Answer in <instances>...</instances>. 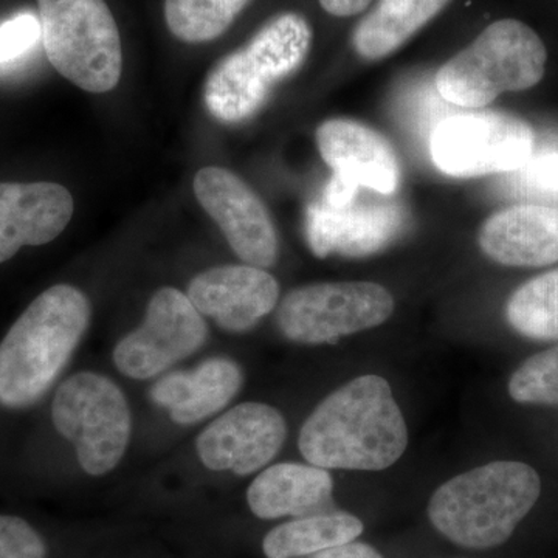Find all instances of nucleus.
<instances>
[{
    "label": "nucleus",
    "mask_w": 558,
    "mask_h": 558,
    "mask_svg": "<svg viewBox=\"0 0 558 558\" xmlns=\"http://www.w3.org/2000/svg\"><path fill=\"white\" fill-rule=\"evenodd\" d=\"M299 446L317 468L379 472L405 453L409 429L388 381L368 374L319 403L301 428Z\"/></svg>",
    "instance_id": "f257e3e1"
},
{
    "label": "nucleus",
    "mask_w": 558,
    "mask_h": 558,
    "mask_svg": "<svg viewBox=\"0 0 558 558\" xmlns=\"http://www.w3.org/2000/svg\"><path fill=\"white\" fill-rule=\"evenodd\" d=\"M89 299L57 284L40 293L0 341V405L27 409L68 366L89 328Z\"/></svg>",
    "instance_id": "f03ea898"
},
{
    "label": "nucleus",
    "mask_w": 558,
    "mask_h": 558,
    "mask_svg": "<svg viewBox=\"0 0 558 558\" xmlns=\"http://www.w3.org/2000/svg\"><path fill=\"white\" fill-rule=\"evenodd\" d=\"M542 494L531 465L495 461L447 481L433 494L428 517L444 537L470 549L508 542Z\"/></svg>",
    "instance_id": "7ed1b4c3"
},
{
    "label": "nucleus",
    "mask_w": 558,
    "mask_h": 558,
    "mask_svg": "<svg viewBox=\"0 0 558 558\" xmlns=\"http://www.w3.org/2000/svg\"><path fill=\"white\" fill-rule=\"evenodd\" d=\"M311 46L312 28L301 14L274 17L247 46L227 54L209 72L204 92L208 112L222 123L252 119L279 81L303 65Z\"/></svg>",
    "instance_id": "20e7f679"
},
{
    "label": "nucleus",
    "mask_w": 558,
    "mask_h": 558,
    "mask_svg": "<svg viewBox=\"0 0 558 558\" xmlns=\"http://www.w3.org/2000/svg\"><path fill=\"white\" fill-rule=\"evenodd\" d=\"M546 62L548 50L537 33L524 22L501 20L438 70L436 89L459 108H486L499 95L537 86Z\"/></svg>",
    "instance_id": "39448f33"
},
{
    "label": "nucleus",
    "mask_w": 558,
    "mask_h": 558,
    "mask_svg": "<svg viewBox=\"0 0 558 558\" xmlns=\"http://www.w3.org/2000/svg\"><path fill=\"white\" fill-rule=\"evenodd\" d=\"M47 58L58 73L90 94L120 83L119 27L105 0H38Z\"/></svg>",
    "instance_id": "423d86ee"
},
{
    "label": "nucleus",
    "mask_w": 558,
    "mask_h": 558,
    "mask_svg": "<svg viewBox=\"0 0 558 558\" xmlns=\"http://www.w3.org/2000/svg\"><path fill=\"white\" fill-rule=\"evenodd\" d=\"M51 418L62 438L75 446L87 475L112 472L130 446V405L121 389L101 374L69 377L54 395Z\"/></svg>",
    "instance_id": "0eeeda50"
},
{
    "label": "nucleus",
    "mask_w": 558,
    "mask_h": 558,
    "mask_svg": "<svg viewBox=\"0 0 558 558\" xmlns=\"http://www.w3.org/2000/svg\"><path fill=\"white\" fill-rule=\"evenodd\" d=\"M392 312L391 292L377 282H322L290 290L279 304L277 319L286 339L323 344L377 328Z\"/></svg>",
    "instance_id": "6e6552de"
},
{
    "label": "nucleus",
    "mask_w": 558,
    "mask_h": 558,
    "mask_svg": "<svg viewBox=\"0 0 558 558\" xmlns=\"http://www.w3.org/2000/svg\"><path fill=\"white\" fill-rule=\"evenodd\" d=\"M535 132L520 117L462 113L440 121L429 140L433 163L451 178L472 179L521 170L534 154Z\"/></svg>",
    "instance_id": "1a4fd4ad"
},
{
    "label": "nucleus",
    "mask_w": 558,
    "mask_h": 558,
    "mask_svg": "<svg viewBox=\"0 0 558 558\" xmlns=\"http://www.w3.org/2000/svg\"><path fill=\"white\" fill-rule=\"evenodd\" d=\"M330 178L307 208V241L315 255L366 256L387 247L402 227V209L392 196Z\"/></svg>",
    "instance_id": "9d476101"
},
{
    "label": "nucleus",
    "mask_w": 558,
    "mask_h": 558,
    "mask_svg": "<svg viewBox=\"0 0 558 558\" xmlns=\"http://www.w3.org/2000/svg\"><path fill=\"white\" fill-rule=\"evenodd\" d=\"M207 337V323L189 296L163 288L150 299L143 325L119 341L113 363L131 379H153L199 351Z\"/></svg>",
    "instance_id": "9b49d317"
},
{
    "label": "nucleus",
    "mask_w": 558,
    "mask_h": 558,
    "mask_svg": "<svg viewBox=\"0 0 558 558\" xmlns=\"http://www.w3.org/2000/svg\"><path fill=\"white\" fill-rule=\"evenodd\" d=\"M194 194L242 260L260 269L277 263L278 234L269 209L240 175L226 168H202Z\"/></svg>",
    "instance_id": "f8f14e48"
},
{
    "label": "nucleus",
    "mask_w": 558,
    "mask_h": 558,
    "mask_svg": "<svg viewBox=\"0 0 558 558\" xmlns=\"http://www.w3.org/2000/svg\"><path fill=\"white\" fill-rule=\"evenodd\" d=\"M288 438L284 417L266 403L245 402L216 418L196 440L202 464L247 476L266 468Z\"/></svg>",
    "instance_id": "ddd939ff"
},
{
    "label": "nucleus",
    "mask_w": 558,
    "mask_h": 558,
    "mask_svg": "<svg viewBox=\"0 0 558 558\" xmlns=\"http://www.w3.org/2000/svg\"><path fill=\"white\" fill-rule=\"evenodd\" d=\"M186 296L220 328L245 332L277 307L279 284L260 267L219 266L194 277Z\"/></svg>",
    "instance_id": "4468645a"
},
{
    "label": "nucleus",
    "mask_w": 558,
    "mask_h": 558,
    "mask_svg": "<svg viewBox=\"0 0 558 558\" xmlns=\"http://www.w3.org/2000/svg\"><path fill=\"white\" fill-rule=\"evenodd\" d=\"M317 146L333 178L395 196L400 182L398 154L380 132L354 120H328L318 126Z\"/></svg>",
    "instance_id": "2eb2a0df"
},
{
    "label": "nucleus",
    "mask_w": 558,
    "mask_h": 558,
    "mask_svg": "<svg viewBox=\"0 0 558 558\" xmlns=\"http://www.w3.org/2000/svg\"><path fill=\"white\" fill-rule=\"evenodd\" d=\"M73 208L72 194L60 183H0V264L22 247L57 240Z\"/></svg>",
    "instance_id": "dca6fc26"
},
{
    "label": "nucleus",
    "mask_w": 558,
    "mask_h": 558,
    "mask_svg": "<svg viewBox=\"0 0 558 558\" xmlns=\"http://www.w3.org/2000/svg\"><path fill=\"white\" fill-rule=\"evenodd\" d=\"M480 247L495 263L543 267L558 260V208L515 205L495 213L480 230Z\"/></svg>",
    "instance_id": "f3484780"
},
{
    "label": "nucleus",
    "mask_w": 558,
    "mask_h": 558,
    "mask_svg": "<svg viewBox=\"0 0 558 558\" xmlns=\"http://www.w3.org/2000/svg\"><path fill=\"white\" fill-rule=\"evenodd\" d=\"M242 371L229 359H208L191 371L168 374L150 388V399L179 425H193L226 409L240 392Z\"/></svg>",
    "instance_id": "a211bd4d"
},
{
    "label": "nucleus",
    "mask_w": 558,
    "mask_h": 558,
    "mask_svg": "<svg viewBox=\"0 0 558 558\" xmlns=\"http://www.w3.org/2000/svg\"><path fill=\"white\" fill-rule=\"evenodd\" d=\"M333 481L317 465L281 462L264 470L247 490V502L258 519L304 517L328 505Z\"/></svg>",
    "instance_id": "6ab92c4d"
},
{
    "label": "nucleus",
    "mask_w": 558,
    "mask_h": 558,
    "mask_svg": "<svg viewBox=\"0 0 558 558\" xmlns=\"http://www.w3.org/2000/svg\"><path fill=\"white\" fill-rule=\"evenodd\" d=\"M451 0H379L355 27L352 46L363 60L377 61L395 53Z\"/></svg>",
    "instance_id": "aec40b11"
},
{
    "label": "nucleus",
    "mask_w": 558,
    "mask_h": 558,
    "mask_svg": "<svg viewBox=\"0 0 558 558\" xmlns=\"http://www.w3.org/2000/svg\"><path fill=\"white\" fill-rule=\"evenodd\" d=\"M362 532V521L351 513H314L275 527L264 538L263 550L267 558L314 556L355 542Z\"/></svg>",
    "instance_id": "412c9836"
},
{
    "label": "nucleus",
    "mask_w": 558,
    "mask_h": 558,
    "mask_svg": "<svg viewBox=\"0 0 558 558\" xmlns=\"http://www.w3.org/2000/svg\"><path fill=\"white\" fill-rule=\"evenodd\" d=\"M506 318L527 339L558 340V270L520 286L508 301Z\"/></svg>",
    "instance_id": "4be33fe9"
},
{
    "label": "nucleus",
    "mask_w": 558,
    "mask_h": 558,
    "mask_svg": "<svg viewBox=\"0 0 558 558\" xmlns=\"http://www.w3.org/2000/svg\"><path fill=\"white\" fill-rule=\"evenodd\" d=\"M252 0H165V20L175 38L208 43L223 35Z\"/></svg>",
    "instance_id": "5701e85b"
},
{
    "label": "nucleus",
    "mask_w": 558,
    "mask_h": 558,
    "mask_svg": "<svg viewBox=\"0 0 558 558\" xmlns=\"http://www.w3.org/2000/svg\"><path fill=\"white\" fill-rule=\"evenodd\" d=\"M509 395L519 403L558 405V347L527 359L510 377Z\"/></svg>",
    "instance_id": "b1692460"
},
{
    "label": "nucleus",
    "mask_w": 558,
    "mask_h": 558,
    "mask_svg": "<svg viewBox=\"0 0 558 558\" xmlns=\"http://www.w3.org/2000/svg\"><path fill=\"white\" fill-rule=\"evenodd\" d=\"M43 39L39 17L20 13L0 24V68H10L24 60Z\"/></svg>",
    "instance_id": "393cba45"
},
{
    "label": "nucleus",
    "mask_w": 558,
    "mask_h": 558,
    "mask_svg": "<svg viewBox=\"0 0 558 558\" xmlns=\"http://www.w3.org/2000/svg\"><path fill=\"white\" fill-rule=\"evenodd\" d=\"M0 558H46V545L27 521L0 515Z\"/></svg>",
    "instance_id": "a878e982"
},
{
    "label": "nucleus",
    "mask_w": 558,
    "mask_h": 558,
    "mask_svg": "<svg viewBox=\"0 0 558 558\" xmlns=\"http://www.w3.org/2000/svg\"><path fill=\"white\" fill-rule=\"evenodd\" d=\"M523 168L529 185L545 193L558 194V150L543 154L537 159L531 157Z\"/></svg>",
    "instance_id": "bb28decb"
},
{
    "label": "nucleus",
    "mask_w": 558,
    "mask_h": 558,
    "mask_svg": "<svg viewBox=\"0 0 558 558\" xmlns=\"http://www.w3.org/2000/svg\"><path fill=\"white\" fill-rule=\"evenodd\" d=\"M311 558H384L373 546L365 543H348V545L337 546L314 554Z\"/></svg>",
    "instance_id": "cd10ccee"
},
{
    "label": "nucleus",
    "mask_w": 558,
    "mask_h": 558,
    "mask_svg": "<svg viewBox=\"0 0 558 558\" xmlns=\"http://www.w3.org/2000/svg\"><path fill=\"white\" fill-rule=\"evenodd\" d=\"M373 0H319L322 9L336 17H351L368 9Z\"/></svg>",
    "instance_id": "c85d7f7f"
}]
</instances>
